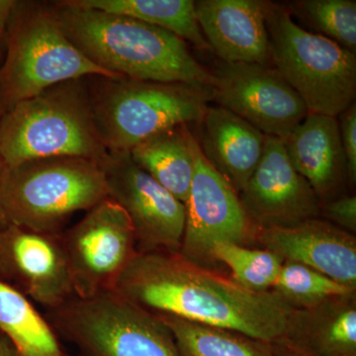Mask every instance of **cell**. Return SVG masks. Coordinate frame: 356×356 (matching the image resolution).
I'll use <instances>...</instances> for the list:
<instances>
[{
    "label": "cell",
    "instance_id": "3",
    "mask_svg": "<svg viewBox=\"0 0 356 356\" xmlns=\"http://www.w3.org/2000/svg\"><path fill=\"white\" fill-rule=\"evenodd\" d=\"M108 154L96 128L86 77L56 84L0 118V158L7 168L60 156L102 163Z\"/></svg>",
    "mask_w": 356,
    "mask_h": 356
},
{
    "label": "cell",
    "instance_id": "13",
    "mask_svg": "<svg viewBox=\"0 0 356 356\" xmlns=\"http://www.w3.org/2000/svg\"><path fill=\"white\" fill-rule=\"evenodd\" d=\"M238 196L259 229L287 228L321 216L315 191L292 165L283 140L271 136H266L261 161Z\"/></svg>",
    "mask_w": 356,
    "mask_h": 356
},
{
    "label": "cell",
    "instance_id": "28",
    "mask_svg": "<svg viewBox=\"0 0 356 356\" xmlns=\"http://www.w3.org/2000/svg\"><path fill=\"white\" fill-rule=\"evenodd\" d=\"M341 145L348 166V178L351 186L356 182V105L353 103L339 115Z\"/></svg>",
    "mask_w": 356,
    "mask_h": 356
},
{
    "label": "cell",
    "instance_id": "32",
    "mask_svg": "<svg viewBox=\"0 0 356 356\" xmlns=\"http://www.w3.org/2000/svg\"><path fill=\"white\" fill-rule=\"evenodd\" d=\"M2 115H3V113H2L1 106H0V118H1Z\"/></svg>",
    "mask_w": 356,
    "mask_h": 356
},
{
    "label": "cell",
    "instance_id": "7",
    "mask_svg": "<svg viewBox=\"0 0 356 356\" xmlns=\"http://www.w3.org/2000/svg\"><path fill=\"white\" fill-rule=\"evenodd\" d=\"M269 55L308 113L339 117L355 103L356 54L297 24L285 6L264 1Z\"/></svg>",
    "mask_w": 356,
    "mask_h": 356
},
{
    "label": "cell",
    "instance_id": "19",
    "mask_svg": "<svg viewBox=\"0 0 356 356\" xmlns=\"http://www.w3.org/2000/svg\"><path fill=\"white\" fill-rule=\"evenodd\" d=\"M283 339L311 356H356V292L290 308Z\"/></svg>",
    "mask_w": 356,
    "mask_h": 356
},
{
    "label": "cell",
    "instance_id": "23",
    "mask_svg": "<svg viewBox=\"0 0 356 356\" xmlns=\"http://www.w3.org/2000/svg\"><path fill=\"white\" fill-rule=\"evenodd\" d=\"M158 316L172 332L181 356H275L268 341L172 316Z\"/></svg>",
    "mask_w": 356,
    "mask_h": 356
},
{
    "label": "cell",
    "instance_id": "25",
    "mask_svg": "<svg viewBox=\"0 0 356 356\" xmlns=\"http://www.w3.org/2000/svg\"><path fill=\"white\" fill-rule=\"evenodd\" d=\"M285 7L317 34L356 54L355 0H299Z\"/></svg>",
    "mask_w": 356,
    "mask_h": 356
},
{
    "label": "cell",
    "instance_id": "4",
    "mask_svg": "<svg viewBox=\"0 0 356 356\" xmlns=\"http://www.w3.org/2000/svg\"><path fill=\"white\" fill-rule=\"evenodd\" d=\"M91 76L122 77L93 64L70 42L51 2L14 1L0 63L2 113L56 84Z\"/></svg>",
    "mask_w": 356,
    "mask_h": 356
},
{
    "label": "cell",
    "instance_id": "17",
    "mask_svg": "<svg viewBox=\"0 0 356 356\" xmlns=\"http://www.w3.org/2000/svg\"><path fill=\"white\" fill-rule=\"evenodd\" d=\"M283 143L292 165L321 203L343 195L348 166L337 118L308 113Z\"/></svg>",
    "mask_w": 356,
    "mask_h": 356
},
{
    "label": "cell",
    "instance_id": "15",
    "mask_svg": "<svg viewBox=\"0 0 356 356\" xmlns=\"http://www.w3.org/2000/svg\"><path fill=\"white\" fill-rule=\"evenodd\" d=\"M257 245L356 289V236L331 222L318 217L287 228L259 229Z\"/></svg>",
    "mask_w": 356,
    "mask_h": 356
},
{
    "label": "cell",
    "instance_id": "29",
    "mask_svg": "<svg viewBox=\"0 0 356 356\" xmlns=\"http://www.w3.org/2000/svg\"><path fill=\"white\" fill-rule=\"evenodd\" d=\"M271 344H273V353L275 356H311L288 343L286 339L283 337L273 341Z\"/></svg>",
    "mask_w": 356,
    "mask_h": 356
},
{
    "label": "cell",
    "instance_id": "20",
    "mask_svg": "<svg viewBox=\"0 0 356 356\" xmlns=\"http://www.w3.org/2000/svg\"><path fill=\"white\" fill-rule=\"evenodd\" d=\"M198 147L188 125H180L152 136L129 154L136 165L185 203L195 170Z\"/></svg>",
    "mask_w": 356,
    "mask_h": 356
},
{
    "label": "cell",
    "instance_id": "11",
    "mask_svg": "<svg viewBox=\"0 0 356 356\" xmlns=\"http://www.w3.org/2000/svg\"><path fill=\"white\" fill-rule=\"evenodd\" d=\"M211 72L218 106L284 140L308 115L303 100L273 67L219 60Z\"/></svg>",
    "mask_w": 356,
    "mask_h": 356
},
{
    "label": "cell",
    "instance_id": "22",
    "mask_svg": "<svg viewBox=\"0 0 356 356\" xmlns=\"http://www.w3.org/2000/svg\"><path fill=\"white\" fill-rule=\"evenodd\" d=\"M77 6L118 14L173 33L185 42L211 51L195 15L193 0H72Z\"/></svg>",
    "mask_w": 356,
    "mask_h": 356
},
{
    "label": "cell",
    "instance_id": "8",
    "mask_svg": "<svg viewBox=\"0 0 356 356\" xmlns=\"http://www.w3.org/2000/svg\"><path fill=\"white\" fill-rule=\"evenodd\" d=\"M44 317L79 356H181L158 315L112 290L89 298L72 296Z\"/></svg>",
    "mask_w": 356,
    "mask_h": 356
},
{
    "label": "cell",
    "instance_id": "26",
    "mask_svg": "<svg viewBox=\"0 0 356 356\" xmlns=\"http://www.w3.org/2000/svg\"><path fill=\"white\" fill-rule=\"evenodd\" d=\"M271 291L291 309H306L322 302L356 292L310 267L283 261L277 281Z\"/></svg>",
    "mask_w": 356,
    "mask_h": 356
},
{
    "label": "cell",
    "instance_id": "2",
    "mask_svg": "<svg viewBox=\"0 0 356 356\" xmlns=\"http://www.w3.org/2000/svg\"><path fill=\"white\" fill-rule=\"evenodd\" d=\"M65 36L96 65L135 81L210 86L209 70L184 39L142 21L86 8L72 0L51 1Z\"/></svg>",
    "mask_w": 356,
    "mask_h": 356
},
{
    "label": "cell",
    "instance_id": "31",
    "mask_svg": "<svg viewBox=\"0 0 356 356\" xmlns=\"http://www.w3.org/2000/svg\"><path fill=\"white\" fill-rule=\"evenodd\" d=\"M6 165H4L3 161L0 158V194H1L2 184H3L4 177H6ZM2 228L1 218H0V229Z\"/></svg>",
    "mask_w": 356,
    "mask_h": 356
},
{
    "label": "cell",
    "instance_id": "6",
    "mask_svg": "<svg viewBox=\"0 0 356 356\" xmlns=\"http://www.w3.org/2000/svg\"><path fill=\"white\" fill-rule=\"evenodd\" d=\"M106 198V179L97 161L33 159L6 170L0 194L2 228L13 225L58 235L74 213L86 212Z\"/></svg>",
    "mask_w": 356,
    "mask_h": 356
},
{
    "label": "cell",
    "instance_id": "21",
    "mask_svg": "<svg viewBox=\"0 0 356 356\" xmlns=\"http://www.w3.org/2000/svg\"><path fill=\"white\" fill-rule=\"evenodd\" d=\"M0 334L18 356H67L57 332L31 300L0 280Z\"/></svg>",
    "mask_w": 356,
    "mask_h": 356
},
{
    "label": "cell",
    "instance_id": "1",
    "mask_svg": "<svg viewBox=\"0 0 356 356\" xmlns=\"http://www.w3.org/2000/svg\"><path fill=\"white\" fill-rule=\"evenodd\" d=\"M112 291L156 315L242 332L273 343L290 308L275 293L252 292L179 252H137Z\"/></svg>",
    "mask_w": 356,
    "mask_h": 356
},
{
    "label": "cell",
    "instance_id": "24",
    "mask_svg": "<svg viewBox=\"0 0 356 356\" xmlns=\"http://www.w3.org/2000/svg\"><path fill=\"white\" fill-rule=\"evenodd\" d=\"M211 254L218 270L226 266L232 280L252 292L271 291L283 264L270 250L234 243H215Z\"/></svg>",
    "mask_w": 356,
    "mask_h": 356
},
{
    "label": "cell",
    "instance_id": "10",
    "mask_svg": "<svg viewBox=\"0 0 356 356\" xmlns=\"http://www.w3.org/2000/svg\"><path fill=\"white\" fill-rule=\"evenodd\" d=\"M184 206V233L179 254L188 261L220 271L211 254L215 243L254 247L259 227L248 217L235 189L211 165L200 147Z\"/></svg>",
    "mask_w": 356,
    "mask_h": 356
},
{
    "label": "cell",
    "instance_id": "18",
    "mask_svg": "<svg viewBox=\"0 0 356 356\" xmlns=\"http://www.w3.org/2000/svg\"><path fill=\"white\" fill-rule=\"evenodd\" d=\"M198 124L204 156L240 193L261 161L266 135L220 106H208Z\"/></svg>",
    "mask_w": 356,
    "mask_h": 356
},
{
    "label": "cell",
    "instance_id": "5",
    "mask_svg": "<svg viewBox=\"0 0 356 356\" xmlns=\"http://www.w3.org/2000/svg\"><path fill=\"white\" fill-rule=\"evenodd\" d=\"M96 128L108 153H129L152 136L198 123L212 100L210 86L86 77Z\"/></svg>",
    "mask_w": 356,
    "mask_h": 356
},
{
    "label": "cell",
    "instance_id": "27",
    "mask_svg": "<svg viewBox=\"0 0 356 356\" xmlns=\"http://www.w3.org/2000/svg\"><path fill=\"white\" fill-rule=\"evenodd\" d=\"M321 214L339 228L355 235L356 232V196H339L321 203Z\"/></svg>",
    "mask_w": 356,
    "mask_h": 356
},
{
    "label": "cell",
    "instance_id": "30",
    "mask_svg": "<svg viewBox=\"0 0 356 356\" xmlns=\"http://www.w3.org/2000/svg\"><path fill=\"white\" fill-rule=\"evenodd\" d=\"M0 356H18L13 344L1 334H0Z\"/></svg>",
    "mask_w": 356,
    "mask_h": 356
},
{
    "label": "cell",
    "instance_id": "12",
    "mask_svg": "<svg viewBox=\"0 0 356 356\" xmlns=\"http://www.w3.org/2000/svg\"><path fill=\"white\" fill-rule=\"evenodd\" d=\"M100 165L108 197L130 219L138 252H179L184 203L136 165L129 153H109Z\"/></svg>",
    "mask_w": 356,
    "mask_h": 356
},
{
    "label": "cell",
    "instance_id": "16",
    "mask_svg": "<svg viewBox=\"0 0 356 356\" xmlns=\"http://www.w3.org/2000/svg\"><path fill=\"white\" fill-rule=\"evenodd\" d=\"M195 15L211 51L222 62L270 63L264 1L199 0Z\"/></svg>",
    "mask_w": 356,
    "mask_h": 356
},
{
    "label": "cell",
    "instance_id": "9",
    "mask_svg": "<svg viewBox=\"0 0 356 356\" xmlns=\"http://www.w3.org/2000/svg\"><path fill=\"white\" fill-rule=\"evenodd\" d=\"M60 236L79 298L111 291L138 252L128 215L109 197L86 211Z\"/></svg>",
    "mask_w": 356,
    "mask_h": 356
},
{
    "label": "cell",
    "instance_id": "14",
    "mask_svg": "<svg viewBox=\"0 0 356 356\" xmlns=\"http://www.w3.org/2000/svg\"><path fill=\"white\" fill-rule=\"evenodd\" d=\"M0 280L46 310L76 296L60 234L13 225L0 229Z\"/></svg>",
    "mask_w": 356,
    "mask_h": 356
}]
</instances>
